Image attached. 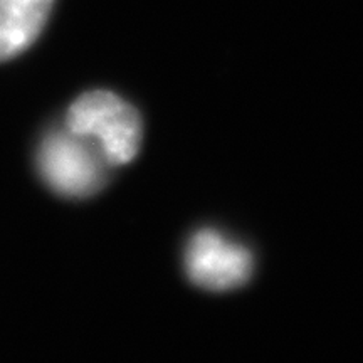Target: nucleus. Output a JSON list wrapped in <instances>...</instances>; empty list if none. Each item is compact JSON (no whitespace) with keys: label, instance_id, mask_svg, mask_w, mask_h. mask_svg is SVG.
<instances>
[{"label":"nucleus","instance_id":"20e7f679","mask_svg":"<svg viewBox=\"0 0 363 363\" xmlns=\"http://www.w3.org/2000/svg\"><path fill=\"white\" fill-rule=\"evenodd\" d=\"M54 0H0V61L24 52L49 19Z\"/></svg>","mask_w":363,"mask_h":363},{"label":"nucleus","instance_id":"f03ea898","mask_svg":"<svg viewBox=\"0 0 363 363\" xmlns=\"http://www.w3.org/2000/svg\"><path fill=\"white\" fill-rule=\"evenodd\" d=\"M98 147L89 138L67 130L49 135L39 152V169L43 179L57 194L66 197H89L106 182V169Z\"/></svg>","mask_w":363,"mask_h":363},{"label":"nucleus","instance_id":"f257e3e1","mask_svg":"<svg viewBox=\"0 0 363 363\" xmlns=\"http://www.w3.org/2000/svg\"><path fill=\"white\" fill-rule=\"evenodd\" d=\"M67 130L96 140L110 165H126L142 145V118L125 99L110 91H91L67 111Z\"/></svg>","mask_w":363,"mask_h":363},{"label":"nucleus","instance_id":"7ed1b4c3","mask_svg":"<svg viewBox=\"0 0 363 363\" xmlns=\"http://www.w3.org/2000/svg\"><path fill=\"white\" fill-rule=\"evenodd\" d=\"M190 283L207 291H230L251 279L252 254L242 244L214 229H202L190 238L185 251Z\"/></svg>","mask_w":363,"mask_h":363}]
</instances>
